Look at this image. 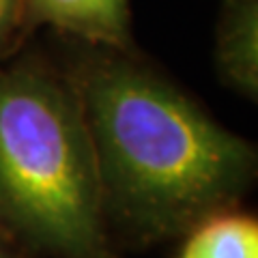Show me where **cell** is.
Instances as JSON below:
<instances>
[{"mask_svg":"<svg viewBox=\"0 0 258 258\" xmlns=\"http://www.w3.org/2000/svg\"><path fill=\"white\" fill-rule=\"evenodd\" d=\"M50 26L80 45L136 50L132 0H24V28Z\"/></svg>","mask_w":258,"mask_h":258,"instance_id":"cell-3","label":"cell"},{"mask_svg":"<svg viewBox=\"0 0 258 258\" xmlns=\"http://www.w3.org/2000/svg\"><path fill=\"white\" fill-rule=\"evenodd\" d=\"M213 67L222 86L258 101V0H220Z\"/></svg>","mask_w":258,"mask_h":258,"instance_id":"cell-4","label":"cell"},{"mask_svg":"<svg viewBox=\"0 0 258 258\" xmlns=\"http://www.w3.org/2000/svg\"><path fill=\"white\" fill-rule=\"evenodd\" d=\"M62 71L82 106L120 254L179 241L254 189V142L220 125L138 50L78 43Z\"/></svg>","mask_w":258,"mask_h":258,"instance_id":"cell-1","label":"cell"},{"mask_svg":"<svg viewBox=\"0 0 258 258\" xmlns=\"http://www.w3.org/2000/svg\"><path fill=\"white\" fill-rule=\"evenodd\" d=\"M174 258H258V220L241 207L200 220L176 241Z\"/></svg>","mask_w":258,"mask_h":258,"instance_id":"cell-5","label":"cell"},{"mask_svg":"<svg viewBox=\"0 0 258 258\" xmlns=\"http://www.w3.org/2000/svg\"><path fill=\"white\" fill-rule=\"evenodd\" d=\"M0 232L30 258H123L80 99L37 54L0 67Z\"/></svg>","mask_w":258,"mask_h":258,"instance_id":"cell-2","label":"cell"},{"mask_svg":"<svg viewBox=\"0 0 258 258\" xmlns=\"http://www.w3.org/2000/svg\"><path fill=\"white\" fill-rule=\"evenodd\" d=\"M0 258H30L22 252L20 247H15L3 232H0Z\"/></svg>","mask_w":258,"mask_h":258,"instance_id":"cell-7","label":"cell"},{"mask_svg":"<svg viewBox=\"0 0 258 258\" xmlns=\"http://www.w3.org/2000/svg\"><path fill=\"white\" fill-rule=\"evenodd\" d=\"M24 28V0H0V56Z\"/></svg>","mask_w":258,"mask_h":258,"instance_id":"cell-6","label":"cell"}]
</instances>
